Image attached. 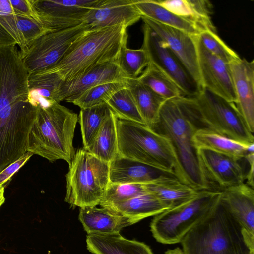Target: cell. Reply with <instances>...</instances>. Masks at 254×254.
Listing matches in <instances>:
<instances>
[{
	"mask_svg": "<svg viewBox=\"0 0 254 254\" xmlns=\"http://www.w3.org/2000/svg\"><path fill=\"white\" fill-rule=\"evenodd\" d=\"M28 78L18 55L0 53V172L27 152L37 112L28 98Z\"/></svg>",
	"mask_w": 254,
	"mask_h": 254,
	"instance_id": "cell-1",
	"label": "cell"
},
{
	"mask_svg": "<svg viewBox=\"0 0 254 254\" xmlns=\"http://www.w3.org/2000/svg\"><path fill=\"white\" fill-rule=\"evenodd\" d=\"M127 37V27L122 25L89 29L72 44L55 66L43 71L55 73L63 81L71 80L96 65L116 61Z\"/></svg>",
	"mask_w": 254,
	"mask_h": 254,
	"instance_id": "cell-2",
	"label": "cell"
},
{
	"mask_svg": "<svg viewBox=\"0 0 254 254\" xmlns=\"http://www.w3.org/2000/svg\"><path fill=\"white\" fill-rule=\"evenodd\" d=\"M78 115L58 102L37 107L29 133L27 152L50 162L62 159L70 164L75 153L73 138Z\"/></svg>",
	"mask_w": 254,
	"mask_h": 254,
	"instance_id": "cell-3",
	"label": "cell"
},
{
	"mask_svg": "<svg viewBox=\"0 0 254 254\" xmlns=\"http://www.w3.org/2000/svg\"><path fill=\"white\" fill-rule=\"evenodd\" d=\"M116 123L118 155L173 175L186 184L176 153L168 138L145 124L117 117Z\"/></svg>",
	"mask_w": 254,
	"mask_h": 254,
	"instance_id": "cell-4",
	"label": "cell"
},
{
	"mask_svg": "<svg viewBox=\"0 0 254 254\" xmlns=\"http://www.w3.org/2000/svg\"><path fill=\"white\" fill-rule=\"evenodd\" d=\"M180 243L185 254H254L242 227L220 201Z\"/></svg>",
	"mask_w": 254,
	"mask_h": 254,
	"instance_id": "cell-5",
	"label": "cell"
},
{
	"mask_svg": "<svg viewBox=\"0 0 254 254\" xmlns=\"http://www.w3.org/2000/svg\"><path fill=\"white\" fill-rule=\"evenodd\" d=\"M197 129H205L250 144L254 137L234 102L203 88L195 96L175 99Z\"/></svg>",
	"mask_w": 254,
	"mask_h": 254,
	"instance_id": "cell-6",
	"label": "cell"
},
{
	"mask_svg": "<svg viewBox=\"0 0 254 254\" xmlns=\"http://www.w3.org/2000/svg\"><path fill=\"white\" fill-rule=\"evenodd\" d=\"M170 141L182 169L185 183L198 190L206 189L200 174L193 137L197 128L175 99L167 100L157 123L151 128Z\"/></svg>",
	"mask_w": 254,
	"mask_h": 254,
	"instance_id": "cell-7",
	"label": "cell"
},
{
	"mask_svg": "<svg viewBox=\"0 0 254 254\" xmlns=\"http://www.w3.org/2000/svg\"><path fill=\"white\" fill-rule=\"evenodd\" d=\"M221 196V191L199 190L190 199L154 216L150 225L153 237L164 244L180 243L216 207Z\"/></svg>",
	"mask_w": 254,
	"mask_h": 254,
	"instance_id": "cell-8",
	"label": "cell"
},
{
	"mask_svg": "<svg viewBox=\"0 0 254 254\" xmlns=\"http://www.w3.org/2000/svg\"><path fill=\"white\" fill-rule=\"evenodd\" d=\"M109 165L84 148L78 149L66 175L65 201L73 208L99 205L110 183Z\"/></svg>",
	"mask_w": 254,
	"mask_h": 254,
	"instance_id": "cell-9",
	"label": "cell"
},
{
	"mask_svg": "<svg viewBox=\"0 0 254 254\" xmlns=\"http://www.w3.org/2000/svg\"><path fill=\"white\" fill-rule=\"evenodd\" d=\"M89 29L84 23L71 28L48 32L34 41L21 56L29 75L55 66L72 44Z\"/></svg>",
	"mask_w": 254,
	"mask_h": 254,
	"instance_id": "cell-10",
	"label": "cell"
},
{
	"mask_svg": "<svg viewBox=\"0 0 254 254\" xmlns=\"http://www.w3.org/2000/svg\"><path fill=\"white\" fill-rule=\"evenodd\" d=\"M199 168L203 182L208 190L222 191L243 183L247 170L242 160L210 150L197 149Z\"/></svg>",
	"mask_w": 254,
	"mask_h": 254,
	"instance_id": "cell-11",
	"label": "cell"
},
{
	"mask_svg": "<svg viewBox=\"0 0 254 254\" xmlns=\"http://www.w3.org/2000/svg\"><path fill=\"white\" fill-rule=\"evenodd\" d=\"M143 33L141 48L146 52L149 62L169 76L186 96L196 95L200 89L179 59L145 23Z\"/></svg>",
	"mask_w": 254,
	"mask_h": 254,
	"instance_id": "cell-12",
	"label": "cell"
},
{
	"mask_svg": "<svg viewBox=\"0 0 254 254\" xmlns=\"http://www.w3.org/2000/svg\"><path fill=\"white\" fill-rule=\"evenodd\" d=\"M99 0H34L43 24L53 30L75 27L84 23L88 13Z\"/></svg>",
	"mask_w": 254,
	"mask_h": 254,
	"instance_id": "cell-13",
	"label": "cell"
},
{
	"mask_svg": "<svg viewBox=\"0 0 254 254\" xmlns=\"http://www.w3.org/2000/svg\"><path fill=\"white\" fill-rule=\"evenodd\" d=\"M147 24L179 59L186 69L202 89L196 46L197 36L190 35L178 29L163 24L145 17Z\"/></svg>",
	"mask_w": 254,
	"mask_h": 254,
	"instance_id": "cell-14",
	"label": "cell"
},
{
	"mask_svg": "<svg viewBox=\"0 0 254 254\" xmlns=\"http://www.w3.org/2000/svg\"><path fill=\"white\" fill-rule=\"evenodd\" d=\"M196 46L202 89L234 102L236 98L229 64L209 52L196 37Z\"/></svg>",
	"mask_w": 254,
	"mask_h": 254,
	"instance_id": "cell-15",
	"label": "cell"
},
{
	"mask_svg": "<svg viewBox=\"0 0 254 254\" xmlns=\"http://www.w3.org/2000/svg\"><path fill=\"white\" fill-rule=\"evenodd\" d=\"M126 79L116 61L106 62L96 65L71 80L62 81L57 101L72 103L91 88L106 83L125 81Z\"/></svg>",
	"mask_w": 254,
	"mask_h": 254,
	"instance_id": "cell-16",
	"label": "cell"
},
{
	"mask_svg": "<svg viewBox=\"0 0 254 254\" xmlns=\"http://www.w3.org/2000/svg\"><path fill=\"white\" fill-rule=\"evenodd\" d=\"M236 95L235 103L245 124L254 132V61L240 58L229 64Z\"/></svg>",
	"mask_w": 254,
	"mask_h": 254,
	"instance_id": "cell-17",
	"label": "cell"
},
{
	"mask_svg": "<svg viewBox=\"0 0 254 254\" xmlns=\"http://www.w3.org/2000/svg\"><path fill=\"white\" fill-rule=\"evenodd\" d=\"M142 16L133 0H99L88 13L84 23L90 29L118 25L126 27L137 22Z\"/></svg>",
	"mask_w": 254,
	"mask_h": 254,
	"instance_id": "cell-18",
	"label": "cell"
},
{
	"mask_svg": "<svg viewBox=\"0 0 254 254\" xmlns=\"http://www.w3.org/2000/svg\"><path fill=\"white\" fill-rule=\"evenodd\" d=\"M221 192L220 203L242 227L250 247L254 249V190L246 183Z\"/></svg>",
	"mask_w": 254,
	"mask_h": 254,
	"instance_id": "cell-19",
	"label": "cell"
},
{
	"mask_svg": "<svg viewBox=\"0 0 254 254\" xmlns=\"http://www.w3.org/2000/svg\"><path fill=\"white\" fill-rule=\"evenodd\" d=\"M51 31L37 22L16 15L0 16V47L17 45L22 56L34 41Z\"/></svg>",
	"mask_w": 254,
	"mask_h": 254,
	"instance_id": "cell-20",
	"label": "cell"
},
{
	"mask_svg": "<svg viewBox=\"0 0 254 254\" xmlns=\"http://www.w3.org/2000/svg\"><path fill=\"white\" fill-rule=\"evenodd\" d=\"M165 175H171L119 155L110 162V183L146 184Z\"/></svg>",
	"mask_w": 254,
	"mask_h": 254,
	"instance_id": "cell-21",
	"label": "cell"
},
{
	"mask_svg": "<svg viewBox=\"0 0 254 254\" xmlns=\"http://www.w3.org/2000/svg\"><path fill=\"white\" fill-rule=\"evenodd\" d=\"M78 219L87 234L120 233L123 228L138 222L109 209L96 206L80 208Z\"/></svg>",
	"mask_w": 254,
	"mask_h": 254,
	"instance_id": "cell-22",
	"label": "cell"
},
{
	"mask_svg": "<svg viewBox=\"0 0 254 254\" xmlns=\"http://www.w3.org/2000/svg\"><path fill=\"white\" fill-rule=\"evenodd\" d=\"M86 242L88 250L93 254H153L145 243L127 239L120 233L88 234Z\"/></svg>",
	"mask_w": 254,
	"mask_h": 254,
	"instance_id": "cell-23",
	"label": "cell"
},
{
	"mask_svg": "<svg viewBox=\"0 0 254 254\" xmlns=\"http://www.w3.org/2000/svg\"><path fill=\"white\" fill-rule=\"evenodd\" d=\"M143 185L147 191L155 195L170 208L190 199L199 191L172 175H165Z\"/></svg>",
	"mask_w": 254,
	"mask_h": 254,
	"instance_id": "cell-24",
	"label": "cell"
},
{
	"mask_svg": "<svg viewBox=\"0 0 254 254\" xmlns=\"http://www.w3.org/2000/svg\"><path fill=\"white\" fill-rule=\"evenodd\" d=\"M126 83L145 124L152 128L157 123L161 108L167 99L136 78H127Z\"/></svg>",
	"mask_w": 254,
	"mask_h": 254,
	"instance_id": "cell-25",
	"label": "cell"
},
{
	"mask_svg": "<svg viewBox=\"0 0 254 254\" xmlns=\"http://www.w3.org/2000/svg\"><path fill=\"white\" fill-rule=\"evenodd\" d=\"M142 17L186 32L193 36L202 31L190 20L178 16L160 5L155 0H133Z\"/></svg>",
	"mask_w": 254,
	"mask_h": 254,
	"instance_id": "cell-26",
	"label": "cell"
},
{
	"mask_svg": "<svg viewBox=\"0 0 254 254\" xmlns=\"http://www.w3.org/2000/svg\"><path fill=\"white\" fill-rule=\"evenodd\" d=\"M169 208L155 195L147 191L108 209L122 216L135 219L139 222L148 217L155 216Z\"/></svg>",
	"mask_w": 254,
	"mask_h": 254,
	"instance_id": "cell-27",
	"label": "cell"
},
{
	"mask_svg": "<svg viewBox=\"0 0 254 254\" xmlns=\"http://www.w3.org/2000/svg\"><path fill=\"white\" fill-rule=\"evenodd\" d=\"M62 80L55 73L41 71L29 75L28 98L35 107H46L57 98Z\"/></svg>",
	"mask_w": 254,
	"mask_h": 254,
	"instance_id": "cell-28",
	"label": "cell"
},
{
	"mask_svg": "<svg viewBox=\"0 0 254 254\" xmlns=\"http://www.w3.org/2000/svg\"><path fill=\"white\" fill-rule=\"evenodd\" d=\"M193 142L196 149L203 148L210 150L237 160L244 159L249 144L205 129L196 131L193 137Z\"/></svg>",
	"mask_w": 254,
	"mask_h": 254,
	"instance_id": "cell-29",
	"label": "cell"
},
{
	"mask_svg": "<svg viewBox=\"0 0 254 254\" xmlns=\"http://www.w3.org/2000/svg\"><path fill=\"white\" fill-rule=\"evenodd\" d=\"M116 117L113 113L103 123L90 146L85 150L105 162L110 163L118 155Z\"/></svg>",
	"mask_w": 254,
	"mask_h": 254,
	"instance_id": "cell-30",
	"label": "cell"
},
{
	"mask_svg": "<svg viewBox=\"0 0 254 254\" xmlns=\"http://www.w3.org/2000/svg\"><path fill=\"white\" fill-rule=\"evenodd\" d=\"M136 79L167 100L186 96L169 76L150 62Z\"/></svg>",
	"mask_w": 254,
	"mask_h": 254,
	"instance_id": "cell-31",
	"label": "cell"
},
{
	"mask_svg": "<svg viewBox=\"0 0 254 254\" xmlns=\"http://www.w3.org/2000/svg\"><path fill=\"white\" fill-rule=\"evenodd\" d=\"M112 111L106 104L80 109L78 122L82 138L83 148L91 144L100 128Z\"/></svg>",
	"mask_w": 254,
	"mask_h": 254,
	"instance_id": "cell-32",
	"label": "cell"
},
{
	"mask_svg": "<svg viewBox=\"0 0 254 254\" xmlns=\"http://www.w3.org/2000/svg\"><path fill=\"white\" fill-rule=\"evenodd\" d=\"M116 63L126 78L134 79L143 72L149 60L144 49H129L126 44L121 48Z\"/></svg>",
	"mask_w": 254,
	"mask_h": 254,
	"instance_id": "cell-33",
	"label": "cell"
},
{
	"mask_svg": "<svg viewBox=\"0 0 254 254\" xmlns=\"http://www.w3.org/2000/svg\"><path fill=\"white\" fill-rule=\"evenodd\" d=\"M106 104L116 117L145 124L133 97L127 87L116 92Z\"/></svg>",
	"mask_w": 254,
	"mask_h": 254,
	"instance_id": "cell-34",
	"label": "cell"
},
{
	"mask_svg": "<svg viewBox=\"0 0 254 254\" xmlns=\"http://www.w3.org/2000/svg\"><path fill=\"white\" fill-rule=\"evenodd\" d=\"M126 87V80L100 84L86 90L72 103L78 106L80 109L105 104L116 92Z\"/></svg>",
	"mask_w": 254,
	"mask_h": 254,
	"instance_id": "cell-35",
	"label": "cell"
},
{
	"mask_svg": "<svg viewBox=\"0 0 254 254\" xmlns=\"http://www.w3.org/2000/svg\"><path fill=\"white\" fill-rule=\"evenodd\" d=\"M146 191L143 184L109 183L99 205L109 208Z\"/></svg>",
	"mask_w": 254,
	"mask_h": 254,
	"instance_id": "cell-36",
	"label": "cell"
},
{
	"mask_svg": "<svg viewBox=\"0 0 254 254\" xmlns=\"http://www.w3.org/2000/svg\"><path fill=\"white\" fill-rule=\"evenodd\" d=\"M198 38L209 52L228 64L240 58L219 37L216 32L202 30L198 35Z\"/></svg>",
	"mask_w": 254,
	"mask_h": 254,
	"instance_id": "cell-37",
	"label": "cell"
},
{
	"mask_svg": "<svg viewBox=\"0 0 254 254\" xmlns=\"http://www.w3.org/2000/svg\"><path fill=\"white\" fill-rule=\"evenodd\" d=\"M10 2L19 16L43 25L34 5V0H10Z\"/></svg>",
	"mask_w": 254,
	"mask_h": 254,
	"instance_id": "cell-38",
	"label": "cell"
},
{
	"mask_svg": "<svg viewBox=\"0 0 254 254\" xmlns=\"http://www.w3.org/2000/svg\"><path fill=\"white\" fill-rule=\"evenodd\" d=\"M33 154L27 152L18 159L0 172V185L4 186L30 159Z\"/></svg>",
	"mask_w": 254,
	"mask_h": 254,
	"instance_id": "cell-39",
	"label": "cell"
},
{
	"mask_svg": "<svg viewBox=\"0 0 254 254\" xmlns=\"http://www.w3.org/2000/svg\"><path fill=\"white\" fill-rule=\"evenodd\" d=\"M248 164V169L246 175V184L254 188V152L247 153L244 158Z\"/></svg>",
	"mask_w": 254,
	"mask_h": 254,
	"instance_id": "cell-40",
	"label": "cell"
},
{
	"mask_svg": "<svg viewBox=\"0 0 254 254\" xmlns=\"http://www.w3.org/2000/svg\"><path fill=\"white\" fill-rule=\"evenodd\" d=\"M11 15L19 16L12 7L10 0H0V16Z\"/></svg>",
	"mask_w": 254,
	"mask_h": 254,
	"instance_id": "cell-41",
	"label": "cell"
},
{
	"mask_svg": "<svg viewBox=\"0 0 254 254\" xmlns=\"http://www.w3.org/2000/svg\"><path fill=\"white\" fill-rule=\"evenodd\" d=\"M164 254H185L182 249L180 248H176L166 251Z\"/></svg>",
	"mask_w": 254,
	"mask_h": 254,
	"instance_id": "cell-42",
	"label": "cell"
},
{
	"mask_svg": "<svg viewBox=\"0 0 254 254\" xmlns=\"http://www.w3.org/2000/svg\"><path fill=\"white\" fill-rule=\"evenodd\" d=\"M4 186L0 185V208L5 202Z\"/></svg>",
	"mask_w": 254,
	"mask_h": 254,
	"instance_id": "cell-43",
	"label": "cell"
}]
</instances>
